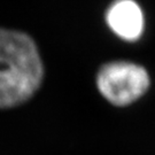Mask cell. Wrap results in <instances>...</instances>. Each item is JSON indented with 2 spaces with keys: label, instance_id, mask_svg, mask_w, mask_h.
Wrapping results in <instances>:
<instances>
[{
  "label": "cell",
  "instance_id": "obj_2",
  "mask_svg": "<svg viewBox=\"0 0 155 155\" xmlns=\"http://www.w3.org/2000/svg\"><path fill=\"white\" fill-rule=\"evenodd\" d=\"M150 85L147 70L129 61H115L102 67L97 76L100 94L117 107H125L144 95Z\"/></svg>",
  "mask_w": 155,
  "mask_h": 155
},
{
  "label": "cell",
  "instance_id": "obj_3",
  "mask_svg": "<svg viewBox=\"0 0 155 155\" xmlns=\"http://www.w3.org/2000/svg\"><path fill=\"white\" fill-rule=\"evenodd\" d=\"M106 21L111 31L124 40H137L144 31V14L134 0L114 1L107 11Z\"/></svg>",
  "mask_w": 155,
  "mask_h": 155
},
{
  "label": "cell",
  "instance_id": "obj_1",
  "mask_svg": "<svg viewBox=\"0 0 155 155\" xmlns=\"http://www.w3.org/2000/svg\"><path fill=\"white\" fill-rule=\"evenodd\" d=\"M44 76L37 46L28 35L0 29V108L25 102Z\"/></svg>",
  "mask_w": 155,
  "mask_h": 155
}]
</instances>
